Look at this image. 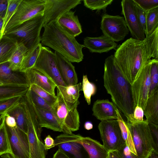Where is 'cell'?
Here are the masks:
<instances>
[{"label": "cell", "instance_id": "1", "mask_svg": "<svg viewBox=\"0 0 158 158\" xmlns=\"http://www.w3.org/2000/svg\"><path fill=\"white\" fill-rule=\"evenodd\" d=\"M114 56L122 75L131 85L149 60L158 59V28L143 40L127 39Z\"/></svg>", "mask_w": 158, "mask_h": 158}, {"label": "cell", "instance_id": "2", "mask_svg": "<svg viewBox=\"0 0 158 158\" xmlns=\"http://www.w3.org/2000/svg\"><path fill=\"white\" fill-rule=\"evenodd\" d=\"M103 78L104 86L113 103L129 120L135 108L131 85L122 75L114 55L105 60Z\"/></svg>", "mask_w": 158, "mask_h": 158}, {"label": "cell", "instance_id": "3", "mask_svg": "<svg viewBox=\"0 0 158 158\" xmlns=\"http://www.w3.org/2000/svg\"><path fill=\"white\" fill-rule=\"evenodd\" d=\"M43 27L44 32L41 37L42 45L51 48L71 62L78 63L82 60L84 45L62 29L56 21L45 24Z\"/></svg>", "mask_w": 158, "mask_h": 158}, {"label": "cell", "instance_id": "4", "mask_svg": "<svg viewBox=\"0 0 158 158\" xmlns=\"http://www.w3.org/2000/svg\"><path fill=\"white\" fill-rule=\"evenodd\" d=\"M43 14H40L5 33V35L28 49L34 48L40 43V33L44 26Z\"/></svg>", "mask_w": 158, "mask_h": 158}, {"label": "cell", "instance_id": "5", "mask_svg": "<svg viewBox=\"0 0 158 158\" xmlns=\"http://www.w3.org/2000/svg\"><path fill=\"white\" fill-rule=\"evenodd\" d=\"M22 102L27 122L30 158H46L47 150L41 137L42 127L39 125L31 101L29 97H26L22 99Z\"/></svg>", "mask_w": 158, "mask_h": 158}, {"label": "cell", "instance_id": "6", "mask_svg": "<svg viewBox=\"0 0 158 158\" xmlns=\"http://www.w3.org/2000/svg\"><path fill=\"white\" fill-rule=\"evenodd\" d=\"M57 101L52 106L54 114L57 117L63 130V133H71L77 131L80 127V118L77 107L78 100L74 103L66 101L57 89Z\"/></svg>", "mask_w": 158, "mask_h": 158}, {"label": "cell", "instance_id": "7", "mask_svg": "<svg viewBox=\"0 0 158 158\" xmlns=\"http://www.w3.org/2000/svg\"><path fill=\"white\" fill-rule=\"evenodd\" d=\"M125 122L130 131L136 155L139 158H146L153 150L148 123L145 120L136 121L133 117Z\"/></svg>", "mask_w": 158, "mask_h": 158}, {"label": "cell", "instance_id": "8", "mask_svg": "<svg viewBox=\"0 0 158 158\" xmlns=\"http://www.w3.org/2000/svg\"><path fill=\"white\" fill-rule=\"evenodd\" d=\"M45 3V0H22L6 27L3 34L37 15L43 14Z\"/></svg>", "mask_w": 158, "mask_h": 158}, {"label": "cell", "instance_id": "9", "mask_svg": "<svg viewBox=\"0 0 158 158\" xmlns=\"http://www.w3.org/2000/svg\"><path fill=\"white\" fill-rule=\"evenodd\" d=\"M32 69L44 74L56 85L67 86L63 80L57 68L54 53L42 45L37 60Z\"/></svg>", "mask_w": 158, "mask_h": 158}, {"label": "cell", "instance_id": "10", "mask_svg": "<svg viewBox=\"0 0 158 158\" xmlns=\"http://www.w3.org/2000/svg\"><path fill=\"white\" fill-rule=\"evenodd\" d=\"M98 127L103 145L109 152L117 151L125 144L117 120L101 121Z\"/></svg>", "mask_w": 158, "mask_h": 158}, {"label": "cell", "instance_id": "11", "mask_svg": "<svg viewBox=\"0 0 158 158\" xmlns=\"http://www.w3.org/2000/svg\"><path fill=\"white\" fill-rule=\"evenodd\" d=\"M81 136L71 133H63L55 138V146L69 158H89L88 153L80 142Z\"/></svg>", "mask_w": 158, "mask_h": 158}, {"label": "cell", "instance_id": "12", "mask_svg": "<svg viewBox=\"0 0 158 158\" xmlns=\"http://www.w3.org/2000/svg\"><path fill=\"white\" fill-rule=\"evenodd\" d=\"M150 64L145 65L138 77L131 85V89L135 108L138 106L144 110L148 98L150 85Z\"/></svg>", "mask_w": 158, "mask_h": 158}, {"label": "cell", "instance_id": "13", "mask_svg": "<svg viewBox=\"0 0 158 158\" xmlns=\"http://www.w3.org/2000/svg\"><path fill=\"white\" fill-rule=\"evenodd\" d=\"M100 28L104 35L117 42L123 40L129 31L123 17L107 14L102 16Z\"/></svg>", "mask_w": 158, "mask_h": 158}, {"label": "cell", "instance_id": "14", "mask_svg": "<svg viewBox=\"0 0 158 158\" xmlns=\"http://www.w3.org/2000/svg\"><path fill=\"white\" fill-rule=\"evenodd\" d=\"M12 154L17 158H30V148L27 134L17 126L6 125Z\"/></svg>", "mask_w": 158, "mask_h": 158}, {"label": "cell", "instance_id": "15", "mask_svg": "<svg viewBox=\"0 0 158 158\" xmlns=\"http://www.w3.org/2000/svg\"><path fill=\"white\" fill-rule=\"evenodd\" d=\"M44 25L58 18L81 3V0H45Z\"/></svg>", "mask_w": 158, "mask_h": 158}, {"label": "cell", "instance_id": "16", "mask_svg": "<svg viewBox=\"0 0 158 158\" xmlns=\"http://www.w3.org/2000/svg\"><path fill=\"white\" fill-rule=\"evenodd\" d=\"M122 13L126 25L132 38L143 40L146 37L137 15L135 3L133 0H123L121 2Z\"/></svg>", "mask_w": 158, "mask_h": 158}, {"label": "cell", "instance_id": "17", "mask_svg": "<svg viewBox=\"0 0 158 158\" xmlns=\"http://www.w3.org/2000/svg\"><path fill=\"white\" fill-rule=\"evenodd\" d=\"M56 62L61 77L67 86L78 83V78L74 66L71 62L58 52L55 51Z\"/></svg>", "mask_w": 158, "mask_h": 158}, {"label": "cell", "instance_id": "18", "mask_svg": "<svg viewBox=\"0 0 158 158\" xmlns=\"http://www.w3.org/2000/svg\"><path fill=\"white\" fill-rule=\"evenodd\" d=\"M0 81L4 85L30 86L24 73L12 70L8 62L0 64Z\"/></svg>", "mask_w": 158, "mask_h": 158}, {"label": "cell", "instance_id": "19", "mask_svg": "<svg viewBox=\"0 0 158 158\" xmlns=\"http://www.w3.org/2000/svg\"><path fill=\"white\" fill-rule=\"evenodd\" d=\"M83 45L90 52L100 53L115 49L118 46L115 42L104 35L96 37H86L84 39Z\"/></svg>", "mask_w": 158, "mask_h": 158}, {"label": "cell", "instance_id": "20", "mask_svg": "<svg viewBox=\"0 0 158 158\" xmlns=\"http://www.w3.org/2000/svg\"><path fill=\"white\" fill-rule=\"evenodd\" d=\"M116 107L108 99H98L94 103L93 114L101 121L117 119Z\"/></svg>", "mask_w": 158, "mask_h": 158}, {"label": "cell", "instance_id": "21", "mask_svg": "<svg viewBox=\"0 0 158 158\" xmlns=\"http://www.w3.org/2000/svg\"><path fill=\"white\" fill-rule=\"evenodd\" d=\"M59 25L66 32L75 37L82 32L81 24L75 12L71 10L60 17L56 21Z\"/></svg>", "mask_w": 158, "mask_h": 158}, {"label": "cell", "instance_id": "22", "mask_svg": "<svg viewBox=\"0 0 158 158\" xmlns=\"http://www.w3.org/2000/svg\"><path fill=\"white\" fill-rule=\"evenodd\" d=\"M32 103L39 125L41 127H45L54 131L63 132L60 123L52 112L39 108L34 105L32 102Z\"/></svg>", "mask_w": 158, "mask_h": 158}, {"label": "cell", "instance_id": "23", "mask_svg": "<svg viewBox=\"0 0 158 158\" xmlns=\"http://www.w3.org/2000/svg\"><path fill=\"white\" fill-rule=\"evenodd\" d=\"M30 85L34 84L50 94L56 95V84L50 79L40 71L31 69L24 73Z\"/></svg>", "mask_w": 158, "mask_h": 158}, {"label": "cell", "instance_id": "24", "mask_svg": "<svg viewBox=\"0 0 158 158\" xmlns=\"http://www.w3.org/2000/svg\"><path fill=\"white\" fill-rule=\"evenodd\" d=\"M80 142L87 152L89 158H108L109 152L99 142L82 136Z\"/></svg>", "mask_w": 158, "mask_h": 158}, {"label": "cell", "instance_id": "25", "mask_svg": "<svg viewBox=\"0 0 158 158\" xmlns=\"http://www.w3.org/2000/svg\"><path fill=\"white\" fill-rule=\"evenodd\" d=\"M143 112L149 124L158 126V91L148 98Z\"/></svg>", "mask_w": 158, "mask_h": 158}, {"label": "cell", "instance_id": "26", "mask_svg": "<svg viewBox=\"0 0 158 158\" xmlns=\"http://www.w3.org/2000/svg\"><path fill=\"white\" fill-rule=\"evenodd\" d=\"M7 113L14 118L17 127L27 134V119L25 110L21 101L10 109Z\"/></svg>", "mask_w": 158, "mask_h": 158}, {"label": "cell", "instance_id": "27", "mask_svg": "<svg viewBox=\"0 0 158 158\" xmlns=\"http://www.w3.org/2000/svg\"><path fill=\"white\" fill-rule=\"evenodd\" d=\"M29 87L14 86H0V102L22 97L27 92Z\"/></svg>", "mask_w": 158, "mask_h": 158}, {"label": "cell", "instance_id": "28", "mask_svg": "<svg viewBox=\"0 0 158 158\" xmlns=\"http://www.w3.org/2000/svg\"><path fill=\"white\" fill-rule=\"evenodd\" d=\"M17 43L3 35L0 40V64L8 62L14 52Z\"/></svg>", "mask_w": 158, "mask_h": 158}, {"label": "cell", "instance_id": "29", "mask_svg": "<svg viewBox=\"0 0 158 158\" xmlns=\"http://www.w3.org/2000/svg\"><path fill=\"white\" fill-rule=\"evenodd\" d=\"M42 45L40 43L35 48L27 50L22 62L19 72L24 73L33 68L39 55Z\"/></svg>", "mask_w": 158, "mask_h": 158}, {"label": "cell", "instance_id": "30", "mask_svg": "<svg viewBox=\"0 0 158 158\" xmlns=\"http://www.w3.org/2000/svg\"><path fill=\"white\" fill-rule=\"evenodd\" d=\"M27 50L23 44L17 43L16 48L8 61L12 70L19 72L24 56Z\"/></svg>", "mask_w": 158, "mask_h": 158}, {"label": "cell", "instance_id": "31", "mask_svg": "<svg viewBox=\"0 0 158 158\" xmlns=\"http://www.w3.org/2000/svg\"><path fill=\"white\" fill-rule=\"evenodd\" d=\"M56 88L64 99L70 103H74L78 100L79 92L82 90L81 83L68 86L60 85Z\"/></svg>", "mask_w": 158, "mask_h": 158}, {"label": "cell", "instance_id": "32", "mask_svg": "<svg viewBox=\"0 0 158 158\" xmlns=\"http://www.w3.org/2000/svg\"><path fill=\"white\" fill-rule=\"evenodd\" d=\"M116 111L117 115V120L118 122L123 138L130 151L136 155L132 138L126 122L123 119L117 107Z\"/></svg>", "mask_w": 158, "mask_h": 158}, {"label": "cell", "instance_id": "33", "mask_svg": "<svg viewBox=\"0 0 158 158\" xmlns=\"http://www.w3.org/2000/svg\"><path fill=\"white\" fill-rule=\"evenodd\" d=\"M150 64V85L148 98L158 91V60L152 58L149 60Z\"/></svg>", "mask_w": 158, "mask_h": 158}, {"label": "cell", "instance_id": "34", "mask_svg": "<svg viewBox=\"0 0 158 158\" xmlns=\"http://www.w3.org/2000/svg\"><path fill=\"white\" fill-rule=\"evenodd\" d=\"M158 28V7L147 12L145 36L151 34Z\"/></svg>", "mask_w": 158, "mask_h": 158}, {"label": "cell", "instance_id": "35", "mask_svg": "<svg viewBox=\"0 0 158 158\" xmlns=\"http://www.w3.org/2000/svg\"><path fill=\"white\" fill-rule=\"evenodd\" d=\"M4 116L2 125L0 127V156L10 153L12 154L10 144L7 131Z\"/></svg>", "mask_w": 158, "mask_h": 158}, {"label": "cell", "instance_id": "36", "mask_svg": "<svg viewBox=\"0 0 158 158\" xmlns=\"http://www.w3.org/2000/svg\"><path fill=\"white\" fill-rule=\"evenodd\" d=\"M82 89L85 100L88 104L89 105L91 103V97L95 94L97 88L94 83L89 81L86 75L83 76Z\"/></svg>", "mask_w": 158, "mask_h": 158}, {"label": "cell", "instance_id": "37", "mask_svg": "<svg viewBox=\"0 0 158 158\" xmlns=\"http://www.w3.org/2000/svg\"><path fill=\"white\" fill-rule=\"evenodd\" d=\"M28 92L31 100L34 105L40 108L51 111L54 114L52 107L44 99L31 90L30 87Z\"/></svg>", "mask_w": 158, "mask_h": 158}, {"label": "cell", "instance_id": "38", "mask_svg": "<svg viewBox=\"0 0 158 158\" xmlns=\"http://www.w3.org/2000/svg\"><path fill=\"white\" fill-rule=\"evenodd\" d=\"M113 1V0L83 1L84 5L86 7L92 10H96L98 12L101 10L106 11L107 7Z\"/></svg>", "mask_w": 158, "mask_h": 158}, {"label": "cell", "instance_id": "39", "mask_svg": "<svg viewBox=\"0 0 158 158\" xmlns=\"http://www.w3.org/2000/svg\"><path fill=\"white\" fill-rule=\"evenodd\" d=\"M30 89L44 99L52 107L57 101L56 95H52L39 86L34 84L31 85Z\"/></svg>", "mask_w": 158, "mask_h": 158}, {"label": "cell", "instance_id": "40", "mask_svg": "<svg viewBox=\"0 0 158 158\" xmlns=\"http://www.w3.org/2000/svg\"><path fill=\"white\" fill-rule=\"evenodd\" d=\"M22 0H8V5L5 15L3 18V34L8 23L14 14Z\"/></svg>", "mask_w": 158, "mask_h": 158}, {"label": "cell", "instance_id": "41", "mask_svg": "<svg viewBox=\"0 0 158 158\" xmlns=\"http://www.w3.org/2000/svg\"><path fill=\"white\" fill-rule=\"evenodd\" d=\"M22 97H17L6 101L0 102V115H4L7 113L10 109L20 101Z\"/></svg>", "mask_w": 158, "mask_h": 158}, {"label": "cell", "instance_id": "42", "mask_svg": "<svg viewBox=\"0 0 158 158\" xmlns=\"http://www.w3.org/2000/svg\"><path fill=\"white\" fill-rule=\"evenodd\" d=\"M140 7L147 12L158 7V0H133Z\"/></svg>", "mask_w": 158, "mask_h": 158}, {"label": "cell", "instance_id": "43", "mask_svg": "<svg viewBox=\"0 0 158 158\" xmlns=\"http://www.w3.org/2000/svg\"><path fill=\"white\" fill-rule=\"evenodd\" d=\"M135 8L139 21L145 35L147 12L141 9L135 3Z\"/></svg>", "mask_w": 158, "mask_h": 158}, {"label": "cell", "instance_id": "44", "mask_svg": "<svg viewBox=\"0 0 158 158\" xmlns=\"http://www.w3.org/2000/svg\"><path fill=\"white\" fill-rule=\"evenodd\" d=\"M153 150L158 152V126L149 124Z\"/></svg>", "mask_w": 158, "mask_h": 158}, {"label": "cell", "instance_id": "45", "mask_svg": "<svg viewBox=\"0 0 158 158\" xmlns=\"http://www.w3.org/2000/svg\"><path fill=\"white\" fill-rule=\"evenodd\" d=\"M117 151L120 158H139L130 151L126 143Z\"/></svg>", "mask_w": 158, "mask_h": 158}, {"label": "cell", "instance_id": "46", "mask_svg": "<svg viewBox=\"0 0 158 158\" xmlns=\"http://www.w3.org/2000/svg\"><path fill=\"white\" fill-rule=\"evenodd\" d=\"M143 110L141 107L136 106L134 109L133 114V118L138 121H142L144 120Z\"/></svg>", "mask_w": 158, "mask_h": 158}, {"label": "cell", "instance_id": "47", "mask_svg": "<svg viewBox=\"0 0 158 158\" xmlns=\"http://www.w3.org/2000/svg\"><path fill=\"white\" fill-rule=\"evenodd\" d=\"M5 122L6 125L9 127L17 126L14 117L9 115L7 113L5 114Z\"/></svg>", "mask_w": 158, "mask_h": 158}, {"label": "cell", "instance_id": "48", "mask_svg": "<svg viewBox=\"0 0 158 158\" xmlns=\"http://www.w3.org/2000/svg\"><path fill=\"white\" fill-rule=\"evenodd\" d=\"M44 143L45 147L47 151L55 146L54 140L49 135L46 137L44 140Z\"/></svg>", "mask_w": 158, "mask_h": 158}, {"label": "cell", "instance_id": "49", "mask_svg": "<svg viewBox=\"0 0 158 158\" xmlns=\"http://www.w3.org/2000/svg\"><path fill=\"white\" fill-rule=\"evenodd\" d=\"M8 5V0H0V18H3Z\"/></svg>", "mask_w": 158, "mask_h": 158}, {"label": "cell", "instance_id": "50", "mask_svg": "<svg viewBox=\"0 0 158 158\" xmlns=\"http://www.w3.org/2000/svg\"><path fill=\"white\" fill-rule=\"evenodd\" d=\"M52 158H69L60 150L58 149L54 154Z\"/></svg>", "mask_w": 158, "mask_h": 158}, {"label": "cell", "instance_id": "51", "mask_svg": "<svg viewBox=\"0 0 158 158\" xmlns=\"http://www.w3.org/2000/svg\"><path fill=\"white\" fill-rule=\"evenodd\" d=\"M108 158H120L117 151L109 152Z\"/></svg>", "mask_w": 158, "mask_h": 158}, {"label": "cell", "instance_id": "52", "mask_svg": "<svg viewBox=\"0 0 158 158\" xmlns=\"http://www.w3.org/2000/svg\"><path fill=\"white\" fill-rule=\"evenodd\" d=\"M84 127L85 129L89 130L93 128V124L91 122L87 121L85 123Z\"/></svg>", "mask_w": 158, "mask_h": 158}, {"label": "cell", "instance_id": "53", "mask_svg": "<svg viewBox=\"0 0 158 158\" xmlns=\"http://www.w3.org/2000/svg\"><path fill=\"white\" fill-rule=\"evenodd\" d=\"M146 158H158V152L153 150Z\"/></svg>", "mask_w": 158, "mask_h": 158}, {"label": "cell", "instance_id": "54", "mask_svg": "<svg viewBox=\"0 0 158 158\" xmlns=\"http://www.w3.org/2000/svg\"><path fill=\"white\" fill-rule=\"evenodd\" d=\"M3 18H0V40L3 36Z\"/></svg>", "mask_w": 158, "mask_h": 158}, {"label": "cell", "instance_id": "55", "mask_svg": "<svg viewBox=\"0 0 158 158\" xmlns=\"http://www.w3.org/2000/svg\"><path fill=\"white\" fill-rule=\"evenodd\" d=\"M2 158H17L12 154L7 153L1 156Z\"/></svg>", "mask_w": 158, "mask_h": 158}, {"label": "cell", "instance_id": "56", "mask_svg": "<svg viewBox=\"0 0 158 158\" xmlns=\"http://www.w3.org/2000/svg\"><path fill=\"white\" fill-rule=\"evenodd\" d=\"M5 114L0 115V127L2 124L3 118Z\"/></svg>", "mask_w": 158, "mask_h": 158}, {"label": "cell", "instance_id": "57", "mask_svg": "<svg viewBox=\"0 0 158 158\" xmlns=\"http://www.w3.org/2000/svg\"><path fill=\"white\" fill-rule=\"evenodd\" d=\"M4 85L3 84L1 81H0V86Z\"/></svg>", "mask_w": 158, "mask_h": 158}]
</instances>
